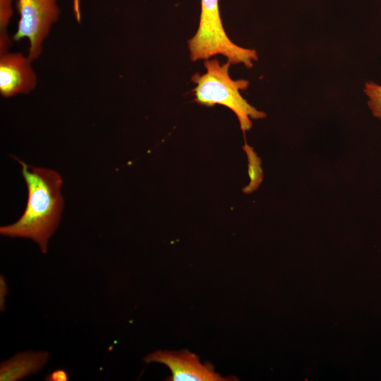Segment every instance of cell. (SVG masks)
<instances>
[{"mask_svg": "<svg viewBox=\"0 0 381 381\" xmlns=\"http://www.w3.org/2000/svg\"><path fill=\"white\" fill-rule=\"evenodd\" d=\"M12 0H0V54L7 52L10 40L7 34L12 13Z\"/></svg>", "mask_w": 381, "mask_h": 381, "instance_id": "9c48e42d", "label": "cell"}, {"mask_svg": "<svg viewBox=\"0 0 381 381\" xmlns=\"http://www.w3.org/2000/svg\"><path fill=\"white\" fill-rule=\"evenodd\" d=\"M364 91L373 116L381 119V86L373 82L366 83Z\"/></svg>", "mask_w": 381, "mask_h": 381, "instance_id": "30bf717a", "label": "cell"}, {"mask_svg": "<svg viewBox=\"0 0 381 381\" xmlns=\"http://www.w3.org/2000/svg\"><path fill=\"white\" fill-rule=\"evenodd\" d=\"M73 8L75 17L78 21H80L81 15L80 11V0H73Z\"/></svg>", "mask_w": 381, "mask_h": 381, "instance_id": "7c38bea8", "label": "cell"}, {"mask_svg": "<svg viewBox=\"0 0 381 381\" xmlns=\"http://www.w3.org/2000/svg\"><path fill=\"white\" fill-rule=\"evenodd\" d=\"M248 162L249 184L246 186L243 191L249 194L256 190L263 179V172L261 168L260 158L257 155L253 148L245 143L243 147Z\"/></svg>", "mask_w": 381, "mask_h": 381, "instance_id": "ba28073f", "label": "cell"}, {"mask_svg": "<svg viewBox=\"0 0 381 381\" xmlns=\"http://www.w3.org/2000/svg\"><path fill=\"white\" fill-rule=\"evenodd\" d=\"M200 5L197 31L188 41L191 61L207 60L222 55L231 64H242L251 68L253 61L258 60L257 52L241 47L229 39L222 21L219 0H200Z\"/></svg>", "mask_w": 381, "mask_h": 381, "instance_id": "3957f363", "label": "cell"}, {"mask_svg": "<svg viewBox=\"0 0 381 381\" xmlns=\"http://www.w3.org/2000/svg\"><path fill=\"white\" fill-rule=\"evenodd\" d=\"M46 380L48 381H66L68 380V375L63 370H56L49 374Z\"/></svg>", "mask_w": 381, "mask_h": 381, "instance_id": "8fae6325", "label": "cell"}, {"mask_svg": "<svg viewBox=\"0 0 381 381\" xmlns=\"http://www.w3.org/2000/svg\"><path fill=\"white\" fill-rule=\"evenodd\" d=\"M47 351L19 353L2 362L0 368L1 381H16L40 371L49 360Z\"/></svg>", "mask_w": 381, "mask_h": 381, "instance_id": "52a82bcc", "label": "cell"}, {"mask_svg": "<svg viewBox=\"0 0 381 381\" xmlns=\"http://www.w3.org/2000/svg\"><path fill=\"white\" fill-rule=\"evenodd\" d=\"M204 66L205 73H195L191 77L195 84L192 92L197 104L205 107L219 104L229 108L237 116L243 133L253 126L250 118L266 117L265 113L255 109L242 97L240 91L246 90L249 82L231 78L230 62L221 64L217 59H209L205 60Z\"/></svg>", "mask_w": 381, "mask_h": 381, "instance_id": "7a4b0ae2", "label": "cell"}, {"mask_svg": "<svg viewBox=\"0 0 381 381\" xmlns=\"http://www.w3.org/2000/svg\"><path fill=\"white\" fill-rule=\"evenodd\" d=\"M18 162L28 188L27 205L16 222L0 227V234L10 238L32 239L46 253L49 239L59 224L64 207L63 180L53 169Z\"/></svg>", "mask_w": 381, "mask_h": 381, "instance_id": "6da1fadb", "label": "cell"}, {"mask_svg": "<svg viewBox=\"0 0 381 381\" xmlns=\"http://www.w3.org/2000/svg\"><path fill=\"white\" fill-rule=\"evenodd\" d=\"M20 16L15 40L27 38L28 56L32 61L42 52V44L59 16L57 0H18Z\"/></svg>", "mask_w": 381, "mask_h": 381, "instance_id": "277c9868", "label": "cell"}, {"mask_svg": "<svg viewBox=\"0 0 381 381\" xmlns=\"http://www.w3.org/2000/svg\"><path fill=\"white\" fill-rule=\"evenodd\" d=\"M28 56L20 53L1 54L0 93L4 97L27 94L35 88L37 76Z\"/></svg>", "mask_w": 381, "mask_h": 381, "instance_id": "8992f818", "label": "cell"}, {"mask_svg": "<svg viewBox=\"0 0 381 381\" xmlns=\"http://www.w3.org/2000/svg\"><path fill=\"white\" fill-rule=\"evenodd\" d=\"M146 363H159L165 365L171 371L170 381H225L230 377H224L216 373L213 366L202 363L199 357L187 350L155 351L144 358Z\"/></svg>", "mask_w": 381, "mask_h": 381, "instance_id": "5b68a950", "label": "cell"}]
</instances>
